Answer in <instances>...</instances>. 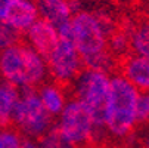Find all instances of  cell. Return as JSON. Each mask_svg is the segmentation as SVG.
<instances>
[{
    "mask_svg": "<svg viewBox=\"0 0 149 148\" xmlns=\"http://www.w3.org/2000/svg\"><path fill=\"white\" fill-rule=\"evenodd\" d=\"M46 67L58 83H68L80 74L83 61L72 41L59 37L58 45L46 58Z\"/></svg>",
    "mask_w": 149,
    "mask_h": 148,
    "instance_id": "52a82bcc",
    "label": "cell"
},
{
    "mask_svg": "<svg viewBox=\"0 0 149 148\" xmlns=\"http://www.w3.org/2000/svg\"><path fill=\"white\" fill-rule=\"evenodd\" d=\"M46 61L25 43L0 51V77L15 88H34L46 77Z\"/></svg>",
    "mask_w": 149,
    "mask_h": 148,
    "instance_id": "3957f363",
    "label": "cell"
},
{
    "mask_svg": "<svg viewBox=\"0 0 149 148\" xmlns=\"http://www.w3.org/2000/svg\"><path fill=\"white\" fill-rule=\"evenodd\" d=\"M10 2H12V0H0V22L3 21L5 13H6V11H8Z\"/></svg>",
    "mask_w": 149,
    "mask_h": 148,
    "instance_id": "44dd1931",
    "label": "cell"
},
{
    "mask_svg": "<svg viewBox=\"0 0 149 148\" xmlns=\"http://www.w3.org/2000/svg\"><path fill=\"white\" fill-rule=\"evenodd\" d=\"M137 123L149 121V92H139L137 105H136Z\"/></svg>",
    "mask_w": 149,
    "mask_h": 148,
    "instance_id": "d6986e66",
    "label": "cell"
},
{
    "mask_svg": "<svg viewBox=\"0 0 149 148\" xmlns=\"http://www.w3.org/2000/svg\"><path fill=\"white\" fill-rule=\"evenodd\" d=\"M36 6L41 18L56 28L59 37L70 39L72 9L68 0H37Z\"/></svg>",
    "mask_w": 149,
    "mask_h": 148,
    "instance_id": "ba28073f",
    "label": "cell"
},
{
    "mask_svg": "<svg viewBox=\"0 0 149 148\" xmlns=\"http://www.w3.org/2000/svg\"><path fill=\"white\" fill-rule=\"evenodd\" d=\"M38 145L40 148H75L74 145H71L65 138L61 135V132L58 130V128H50L43 136L38 138Z\"/></svg>",
    "mask_w": 149,
    "mask_h": 148,
    "instance_id": "9a60e30c",
    "label": "cell"
},
{
    "mask_svg": "<svg viewBox=\"0 0 149 148\" xmlns=\"http://www.w3.org/2000/svg\"><path fill=\"white\" fill-rule=\"evenodd\" d=\"M19 90L10 83L0 80V129L12 126V114Z\"/></svg>",
    "mask_w": 149,
    "mask_h": 148,
    "instance_id": "7c38bea8",
    "label": "cell"
},
{
    "mask_svg": "<svg viewBox=\"0 0 149 148\" xmlns=\"http://www.w3.org/2000/svg\"><path fill=\"white\" fill-rule=\"evenodd\" d=\"M12 126L21 135L38 139L52 128V116L45 110L38 93L33 88L19 92L12 114Z\"/></svg>",
    "mask_w": 149,
    "mask_h": 148,
    "instance_id": "5b68a950",
    "label": "cell"
},
{
    "mask_svg": "<svg viewBox=\"0 0 149 148\" xmlns=\"http://www.w3.org/2000/svg\"><path fill=\"white\" fill-rule=\"evenodd\" d=\"M130 48L139 56L149 58V22H145L130 34Z\"/></svg>",
    "mask_w": 149,
    "mask_h": 148,
    "instance_id": "5bb4252c",
    "label": "cell"
},
{
    "mask_svg": "<svg viewBox=\"0 0 149 148\" xmlns=\"http://www.w3.org/2000/svg\"><path fill=\"white\" fill-rule=\"evenodd\" d=\"M111 51L114 53H118V55H123L127 48H130V34H127L124 31H117L112 34L111 37Z\"/></svg>",
    "mask_w": 149,
    "mask_h": 148,
    "instance_id": "ac0fdd59",
    "label": "cell"
},
{
    "mask_svg": "<svg viewBox=\"0 0 149 148\" xmlns=\"http://www.w3.org/2000/svg\"><path fill=\"white\" fill-rule=\"evenodd\" d=\"M139 90L123 76L109 79V92L105 104V132L117 139L127 138L137 124L136 105Z\"/></svg>",
    "mask_w": 149,
    "mask_h": 148,
    "instance_id": "7a4b0ae2",
    "label": "cell"
},
{
    "mask_svg": "<svg viewBox=\"0 0 149 148\" xmlns=\"http://www.w3.org/2000/svg\"><path fill=\"white\" fill-rule=\"evenodd\" d=\"M108 34V25L93 13L78 12L71 18L70 40L83 64L92 70L106 71V67L109 65Z\"/></svg>",
    "mask_w": 149,
    "mask_h": 148,
    "instance_id": "6da1fadb",
    "label": "cell"
},
{
    "mask_svg": "<svg viewBox=\"0 0 149 148\" xmlns=\"http://www.w3.org/2000/svg\"><path fill=\"white\" fill-rule=\"evenodd\" d=\"M38 98L43 104L45 110L53 117V116H59L65 107V95L61 90V88L58 84H45L38 92Z\"/></svg>",
    "mask_w": 149,
    "mask_h": 148,
    "instance_id": "4fadbf2b",
    "label": "cell"
},
{
    "mask_svg": "<svg viewBox=\"0 0 149 148\" xmlns=\"http://www.w3.org/2000/svg\"><path fill=\"white\" fill-rule=\"evenodd\" d=\"M25 33L30 43L28 46L33 48L45 61L59 41V34L56 28L43 18H37V21Z\"/></svg>",
    "mask_w": 149,
    "mask_h": 148,
    "instance_id": "9c48e42d",
    "label": "cell"
},
{
    "mask_svg": "<svg viewBox=\"0 0 149 148\" xmlns=\"http://www.w3.org/2000/svg\"><path fill=\"white\" fill-rule=\"evenodd\" d=\"M24 136L13 126L0 129V148H21Z\"/></svg>",
    "mask_w": 149,
    "mask_h": 148,
    "instance_id": "2e32d148",
    "label": "cell"
},
{
    "mask_svg": "<svg viewBox=\"0 0 149 148\" xmlns=\"http://www.w3.org/2000/svg\"><path fill=\"white\" fill-rule=\"evenodd\" d=\"M21 148H40V145H38V141L37 139H31V138H25L24 136Z\"/></svg>",
    "mask_w": 149,
    "mask_h": 148,
    "instance_id": "ffe728a7",
    "label": "cell"
},
{
    "mask_svg": "<svg viewBox=\"0 0 149 148\" xmlns=\"http://www.w3.org/2000/svg\"><path fill=\"white\" fill-rule=\"evenodd\" d=\"M143 148H149V133L146 135V138L143 141Z\"/></svg>",
    "mask_w": 149,
    "mask_h": 148,
    "instance_id": "7402d4cb",
    "label": "cell"
},
{
    "mask_svg": "<svg viewBox=\"0 0 149 148\" xmlns=\"http://www.w3.org/2000/svg\"><path fill=\"white\" fill-rule=\"evenodd\" d=\"M123 77L139 92H149V58L130 56L123 64Z\"/></svg>",
    "mask_w": 149,
    "mask_h": 148,
    "instance_id": "8fae6325",
    "label": "cell"
},
{
    "mask_svg": "<svg viewBox=\"0 0 149 148\" xmlns=\"http://www.w3.org/2000/svg\"><path fill=\"white\" fill-rule=\"evenodd\" d=\"M109 76L102 70H86L77 83V98L86 108L93 120L95 126V141L105 132L103 116H105V104L109 92Z\"/></svg>",
    "mask_w": 149,
    "mask_h": 148,
    "instance_id": "277c9868",
    "label": "cell"
},
{
    "mask_svg": "<svg viewBox=\"0 0 149 148\" xmlns=\"http://www.w3.org/2000/svg\"><path fill=\"white\" fill-rule=\"evenodd\" d=\"M38 18L37 6L31 0H12L2 22L12 27L18 33L27 31Z\"/></svg>",
    "mask_w": 149,
    "mask_h": 148,
    "instance_id": "30bf717a",
    "label": "cell"
},
{
    "mask_svg": "<svg viewBox=\"0 0 149 148\" xmlns=\"http://www.w3.org/2000/svg\"><path fill=\"white\" fill-rule=\"evenodd\" d=\"M56 128L61 135L75 148L89 145L95 139L93 120L78 99H72L65 104L59 114V123Z\"/></svg>",
    "mask_w": 149,
    "mask_h": 148,
    "instance_id": "8992f818",
    "label": "cell"
},
{
    "mask_svg": "<svg viewBox=\"0 0 149 148\" xmlns=\"http://www.w3.org/2000/svg\"><path fill=\"white\" fill-rule=\"evenodd\" d=\"M16 43H19V33L5 22H0V51Z\"/></svg>",
    "mask_w": 149,
    "mask_h": 148,
    "instance_id": "e0dca14e",
    "label": "cell"
}]
</instances>
